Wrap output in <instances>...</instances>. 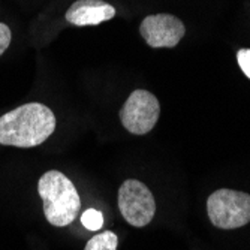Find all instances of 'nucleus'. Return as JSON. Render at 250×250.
<instances>
[{"label":"nucleus","instance_id":"f257e3e1","mask_svg":"<svg viewBox=\"0 0 250 250\" xmlns=\"http://www.w3.org/2000/svg\"><path fill=\"white\" fill-rule=\"evenodd\" d=\"M57 120L51 108L41 102L20 105L0 116V144L33 148L54 133Z\"/></svg>","mask_w":250,"mask_h":250},{"label":"nucleus","instance_id":"f03ea898","mask_svg":"<svg viewBox=\"0 0 250 250\" xmlns=\"http://www.w3.org/2000/svg\"><path fill=\"white\" fill-rule=\"evenodd\" d=\"M38 193L43 204V216L50 225L63 228L77 219L81 198L74 183L63 172L56 169L43 172L38 181Z\"/></svg>","mask_w":250,"mask_h":250},{"label":"nucleus","instance_id":"7ed1b4c3","mask_svg":"<svg viewBox=\"0 0 250 250\" xmlns=\"http://www.w3.org/2000/svg\"><path fill=\"white\" fill-rule=\"evenodd\" d=\"M210 222L220 229H237L250 222V195L219 189L207 201Z\"/></svg>","mask_w":250,"mask_h":250},{"label":"nucleus","instance_id":"20e7f679","mask_svg":"<svg viewBox=\"0 0 250 250\" xmlns=\"http://www.w3.org/2000/svg\"><path fill=\"white\" fill-rule=\"evenodd\" d=\"M120 122L132 135H146L157 123L161 104L148 90H133L120 109Z\"/></svg>","mask_w":250,"mask_h":250},{"label":"nucleus","instance_id":"39448f33","mask_svg":"<svg viewBox=\"0 0 250 250\" xmlns=\"http://www.w3.org/2000/svg\"><path fill=\"white\" fill-rule=\"evenodd\" d=\"M119 208L129 225L143 228L154 217L156 201L151 190L144 183L129 178L119 189Z\"/></svg>","mask_w":250,"mask_h":250},{"label":"nucleus","instance_id":"423d86ee","mask_svg":"<svg viewBox=\"0 0 250 250\" xmlns=\"http://www.w3.org/2000/svg\"><path fill=\"white\" fill-rule=\"evenodd\" d=\"M140 33L151 48H174L185 38L186 27L171 14H154L141 21Z\"/></svg>","mask_w":250,"mask_h":250},{"label":"nucleus","instance_id":"0eeeda50","mask_svg":"<svg viewBox=\"0 0 250 250\" xmlns=\"http://www.w3.org/2000/svg\"><path fill=\"white\" fill-rule=\"evenodd\" d=\"M116 17V8L104 0H77L66 11V21L77 27L98 26Z\"/></svg>","mask_w":250,"mask_h":250},{"label":"nucleus","instance_id":"6e6552de","mask_svg":"<svg viewBox=\"0 0 250 250\" xmlns=\"http://www.w3.org/2000/svg\"><path fill=\"white\" fill-rule=\"evenodd\" d=\"M119 237L112 231H105L90 238L84 250H117Z\"/></svg>","mask_w":250,"mask_h":250},{"label":"nucleus","instance_id":"1a4fd4ad","mask_svg":"<svg viewBox=\"0 0 250 250\" xmlns=\"http://www.w3.org/2000/svg\"><path fill=\"white\" fill-rule=\"evenodd\" d=\"M81 223L88 231H99L104 226V214L99 210L88 208L81 216Z\"/></svg>","mask_w":250,"mask_h":250},{"label":"nucleus","instance_id":"9d476101","mask_svg":"<svg viewBox=\"0 0 250 250\" xmlns=\"http://www.w3.org/2000/svg\"><path fill=\"white\" fill-rule=\"evenodd\" d=\"M12 42V30L8 24L0 21V56L5 54Z\"/></svg>","mask_w":250,"mask_h":250},{"label":"nucleus","instance_id":"9b49d317","mask_svg":"<svg viewBox=\"0 0 250 250\" xmlns=\"http://www.w3.org/2000/svg\"><path fill=\"white\" fill-rule=\"evenodd\" d=\"M237 62L243 74L250 80V48H241L237 53Z\"/></svg>","mask_w":250,"mask_h":250}]
</instances>
